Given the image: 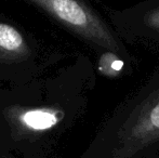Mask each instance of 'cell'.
Wrapping results in <instances>:
<instances>
[{"label": "cell", "mask_w": 159, "mask_h": 158, "mask_svg": "<svg viewBox=\"0 0 159 158\" xmlns=\"http://www.w3.org/2000/svg\"><path fill=\"white\" fill-rule=\"evenodd\" d=\"M109 24L127 46L159 55V0H143L108 12Z\"/></svg>", "instance_id": "obj_3"}, {"label": "cell", "mask_w": 159, "mask_h": 158, "mask_svg": "<svg viewBox=\"0 0 159 158\" xmlns=\"http://www.w3.org/2000/svg\"><path fill=\"white\" fill-rule=\"evenodd\" d=\"M65 113L55 108H36L23 113L20 117L21 122L34 131H43L57 126L63 120Z\"/></svg>", "instance_id": "obj_4"}, {"label": "cell", "mask_w": 159, "mask_h": 158, "mask_svg": "<svg viewBox=\"0 0 159 158\" xmlns=\"http://www.w3.org/2000/svg\"><path fill=\"white\" fill-rule=\"evenodd\" d=\"M86 158H159V63L114 108Z\"/></svg>", "instance_id": "obj_1"}, {"label": "cell", "mask_w": 159, "mask_h": 158, "mask_svg": "<svg viewBox=\"0 0 159 158\" xmlns=\"http://www.w3.org/2000/svg\"><path fill=\"white\" fill-rule=\"evenodd\" d=\"M63 24L67 29L88 42L98 53L115 54L134 70L136 57L120 39L109 22L104 20L84 0H30Z\"/></svg>", "instance_id": "obj_2"}, {"label": "cell", "mask_w": 159, "mask_h": 158, "mask_svg": "<svg viewBox=\"0 0 159 158\" xmlns=\"http://www.w3.org/2000/svg\"><path fill=\"white\" fill-rule=\"evenodd\" d=\"M27 53L22 34L13 26L0 23V56L19 57Z\"/></svg>", "instance_id": "obj_5"}]
</instances>
